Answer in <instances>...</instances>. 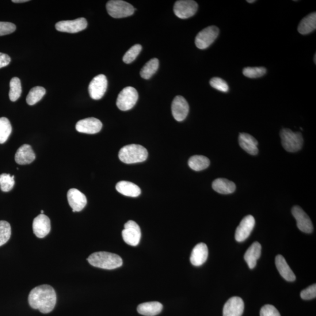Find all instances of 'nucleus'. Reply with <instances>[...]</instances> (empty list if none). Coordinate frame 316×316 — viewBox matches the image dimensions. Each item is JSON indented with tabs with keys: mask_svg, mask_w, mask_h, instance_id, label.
Wrapping results in <instances>:
<instances>
[{
	"mask_svg": "<svg viewBox=\"0 0 316 316\" xmlns=\"http://www.w3.org/2000/svg\"><path fill=\"white\" fill-rule=\"evenodd\" d=\"M56 292L50 285H43L33 288L28 296L29 306L41 313L47 314L54 309L56 303Z\"/></svg>",
	"mask_w": 316,
	"mask_h": 316,
	"instance_id": "nucleus-1",
	"label": "nucleus"
},
{
	"mask_svg": "<svg viewBox=\"0 0 316 316\" xmlns=\"http://www.w3.org/2000/svg\"><path fill=\"white\" fill-rule=\"evenodd\" d=\"M87 261L94 267L104 269H114L123 265V260L119 256L109 252L94 253L90 255Z\"/></svg>",
	"mask_w": 316,
	"mask_h": 316,
	"instance_id": "nucleus-2",
	"label": "nucleus"
},
{
	"mask_svg": "<svg viewBox=\"0 0 316 316\" xmlns=\"http://www.w3.org/2000/svg\"><path fill=\"white\" fill-rule=\"evenodd\" d=\"M148 156L146 148L136 144L128 145L122 148L119 154L120 161L127 164L143 162L146 161Z\"/></svg>",
	"mask_w": 316,
	"mask_h": 316,
	"instance_id": "nucleus-3",
	"label": "nucleus"
},
{
	"mask_svg": "<svg viewBox=\"0 0 316 316\" xmlns=\"http://www.w3.org/2000/svg\"><path fill=\"white\" fill-rule=\"evenodd\" d=\"M282 145L285 150L296 152L302 149L303 138L301 133L293 132L291 129L285 128L280 131Z\"/></svg>",
	"mask_w": 316,
	"mask_h": 316,
	"instance_id": "nucleus-4",
	"label": "nucleus"
},
{
	"mask_svg": "<svg viewBox=\"0 0 316 316\" xmlns=\"http://www.w3.org/2000/svg\"><path fill=\"white\" fill-rule=\"evenodd\" d=\"M106 9L110 16L122 18L131 16L135 9L130 4L122 0H111L107 3Z\"/></svg>",
	"mask_w": 316,
	"mask_h": 316,
	"instance_id": "nucleus-5",
	"label": "nucleus"
},
{
	"mask_svg": "<svg viewBox=\"0 0 316 316\" xmlns=\"http://www.w3.org/2000/svg\"><path fill=\"white\" fill-rule=\"evenodd\" d=\"M138 93L134 87H125L117 97V106L121 111H128L134 108L138 101Z\"/></svg>",
	"mask_w": 316,
	"mask_h": 316,
	"instance_id": "nucleus-6",
	"label": "nucleus"
},
{
	"mask_svg": "<svg viewBox=\"0 0 316 316\" xmlns=\"http://www.w3.org/2000/svg\"><path fill=\"white\" fill-rule=\"evenodd\" d=\"M219 34V29L216 26H209L197 34L195 39L196 47L205 49L214 43Z\"/></svg>",
	"mask_w": 316,
	"mask_h": 316,
	"instance_id": "nucleus-7",
	"label": "nucleus"
},
{
	"mask_svg": "<svg viewBox=\"0 0 316 316\" xmlns=\"http://www.w3.org/2000/svg\"><path fill=\"white\" fill-rule=\"evenodd\" d=\"M122 236L127 244L132 247L138 245L142 237V232L138 224L134 221H128L125 224L124 229L122 231Z\"/></svg>",
	"mask_w": 316,
	"mask_h": 316,
	"instance_id": "nucleus-8",
	"label": "nucleus"
},
{
	"mask_svg": "<svg viewBox=\"0 0 316 316\" xmlns=\"http://www.w3.org/2000/svg\"><path fill=\"white\" fill-rule=\"evenodd\" d=\"M198 9L196 2L192 0H180L175 3L173 11L178 18L187 19L195 15Z\"/></svg>",
	"mask_w": 316,
	"mask_h": 316,
	"instance_id": "nucleus-9",
	"label": "nucleus"
},
{
	"mask_svg": "<svg viewBox=\"0 0 316 316\" xmlns=\"http://www.w3.org/2000/svg\"><path fill=\"white\" fill-rule=\"evenodd\" d=\"M108 79L104 75H99L94 78L89 86V92L91 98L100 100L103 97L108 89Z\"/></svg>",
	"mask_w": 316,
	"mask_h": 316,
	"instance_id": "nucleus-10",
	"label": "nucleus"
},
{
	"mask_svg": "<svg viewBox=\"0 0 316 316\" xmlns=\"http://www.w3.org/2000/svg\"><path fill=\"white\" fill-rule=\"evenodd\" d=\"M87 26V22L85 18L59 21L55 25V28L58 31L72 33L81 32L85 29Z\"/></svg>",
	"mask_w": 316,
	"mask_h": 316,
	"instance_id": "nucleus-11",
	"label": "nucleus"
},
{
	"mask_svg": "<svg viewBox=\"0 0 316 316\" xmlns=\"http://www.w3.org/2000/svg\"><path fill=\"white\" fill-rule=\"evenodd\" d=\"M292 213L296 220L297 226L300 231L308 234L313 232V224L309 217L301 207L298 205H295L292 209Z\"/></svg>",
	"mask_w": 316,
	"mask_h": 316,
	"instance_id": "nucleus-12",
	"label": "nucleus"
},
{
	"mask_svg": "<svg viewBox=\"0 0 316 316\" xmlns=\"http://www.w3.org/2000/svg\"><path fill=\"white\" fill-rule=\"evenodd\" d=\"M256 221L253 216L243 218L235 231V238L238 242H243L249 237L254 229Z\"/></svg>",
	"mask_w": 316,
	"mask_h": 316,
	"instance_id": "nucleus-13",
	"label": "nucleus"
},
{
	"mask_svg": "<svg viewBox=\"0 0 316 316\" xmlns=\"http://www.w3.org/2000/svg\"><path fill=\"white\" fill-rule=\"evenodd\" d=\"M102 127L101 122L93 117L80 120L76 125V130L88 134H97L101 131Z\"/></svg>",
	"mask_w": 316,
	"mask_h": 316,
	"instance_id": "nucleus-14",
	"label": "nucleus"
},
{
	"mask_svg": "<svg viewBox=\"0 0 316 316\" xmlns=\"http://www.w3.org/2000/svg\"><path fill=\"white\" fill-rule=\"evenodd\" d=\"M189 106L186 99L181 96L175 97L172 104V113L178 121H184L188 115Z\"/></svg>",
	"mask_w": 316,
	"mask_h": 316,
	"instance_id": "nucleus-15",
	"label": "nucleus"
},
{
	"mask_svg": "<svg viewBox=\"0 0 316 316\" xmlns=\"http://www.w3.org/2000/svg\"><path fill=\"white\" fill-rule=\"evenodd\" d=\"M32 228L33 233L38 238H44L51 231L50 219L47 216L41 214L34 219Z\"/></svg>",
	"mask_w": 316,
	"mask_h": 316,
	"instance_id": "nucleus-16",
	"label": "nucleus"
},
{
	"mask_svg": "<svg viewBox=\"0 0 316 316\" xmlns=\"http://www.w3.org/2000/svg\"><path fill=\"white\" fill-rule=\"evenodd\" d=\"M68 204L73 212H79L83 210L87 204V198L83 193L76 189H71L67 192Z\"/></svg>",
	"mask_w": 316,
	"mask_h": 316,
	"instance_id": "nucleus-17",
	"label": "nucleus"
},
{
	"mask_svg": "<svg viewBox=\"0 0 316 316\" xmlns=\"http://www.w3.org/2000/svg\"><path fill=\"white\" fill-rule=\"evenodd\" d=\"M244 303L241 298L233 297L228 300L223 308V316H242Z\"/></svg>",
	"mask_w": 316,
	"mask_h": 316,
	"instance_id": "nucleus-18",
	"label": "nucleus"
},
{
	"mask_svg": "<svg viewBox=\"0 0 316 316\" xmlns=\"http://www.w3.org/2000/svg\"><path fill=\"white\" fill-rule=\"evenodd\" d=\"M208 255L207 246L204 243H198L192 250L190 262L193 265L200 266L207 261Z\"/></svg>",
	"mask_w": 316,
	"mask_h": 316,
	"instance_id": "nucleus-19",
	"label": "nucleus"
},
{
	"mask_svg": "<svg viewBox=\"0 0 316 316\" xmlns=\"http://www.w3.org/2000/svg\"><path fill=\"white\" fill-rule=\"evenodd\" d=\"M36 159V154L32 147L28 144L23 145L16 152L15 160L18 164L21 165H28Z\"/></svg>",
	"mask_w": 316,
	"mask_h": 316,
	"instance_id": "nucleus-20",
	"label": "nucleus"
},
{
	"mask_svg": "<svg viewBox=\"0 0 316 316\" xmlns=\"http://www.w3.org/2000/svg\"><path fill=\"white\" fill-rule=\"evenodd\" d=\"M238 142L242 149L251 155L258 153V142L254 136L247 133H241L239 135Z\"/></svg>",
	"mask_w": 316,
	"mask_h": 316,
	"instance_id": "nucleus-21",
	"label": "nucleus"
},
{
	"mask_svg": "<svg viewBox=\"0 0 316 316\" xmlns=\"http://www.w3.org/2000/svg\"><path fill=\"white\" fill-rule=\"evenodd\" d=\"M261 245L258 242H255L250 247L244 255V260L250 269L256 267L257 262L261 255Z\"/></svg>",
	"mask_w": 316,
	"mask_h": 316,
	"instance_id": "nucleus-22",
	"label": "nucleus"
},
{
	"mask_svg": "<svg viewBox=\"0 0 316 316\" xmlns=\"http://www.w3.org/2000/svg\"><path fill=\"white\" fill-rule=\"evenodd\" d=\"M276 268L278 270L280 275L288 282H294L296 280V276L283 256L278 255L275 258Z\"/></svg>",
	"mask_w": 316,
	"mask_h": 316,
	"instance_id": "nucleus-23",
	"label": "nucleus"
},
{
	"mask_svg": "<svg viewBox=\"0 0 316 316\" xmlns=\"http://www.w3.org/2000/svg\"><path fill=\"white\" fill-rule=\"evenodd\" d=\"M116 190L124 196L136 197L141 195V189L136 185L127 181H120L117 183Z\"/></svg>",
	"mask_w": 316,
	"mask_h": 316,
	"instance_id": "nucleus-24",
	"label": "nucleus"
},
{
	"mask_svg": "<svg viewBox=\"0 0 316 316\" xmlns=\"http://www.w3.org/2000/svg\"><path fill=\"white\" fill-rule=\"evenodd\" d=\"M212 188L216 192L223 194V195H228V194L233 193L235 191L236 186L234 182L226 179L219 178L213 181Z\"/></svg>",
	"mask_w": 316,
	"mask_h": 316,
	"instance_id": "nucleus-25",
	"label": "nucleus"
},
{
	"mask_svg": "<svg viewBox=\"0 0 316 316\" xmlns=\"http://www.w3.org/2000/svg\"><path fill=\"white\" fill-rule=\"evenodd\" d=\"M163 306L158 302H151L140 304L137 311L140 314L146 316H155L162 311Z\"/></svg>",
	"mask_w": 316,
	"mask_h": 316,
	"instance_id": "nucleus-26",
	"label": "nucleus"
},
{
	"mask_svg": "<svg viewBox=\"0 0 316 316\" xmlns=\"http://www.w3.org/2000/svg\"><path fill=\"white\" fill-rule=\"evenodd\" d=\"M316 28V13H312L304 17L298 26V32L302 35H307Z\"/></svg>",
	"mask_w": 316,
	"mask_h": 316,
	"instance_id": "nucleus-27",
	"label": "nucleus"
},
{
	"mask_svg": "<svg viewBox=\"0 0 316 316\" xmlns=\"http://www.w3.org/2000/svg\"><path fill=\"white\" fill-rule=\"evenodd\" d=\"M210 163V160L202 155L193 156L188 161L190 168L195 171H201L207 168Z\"/></svg>",
	"mask_w": 316,
	"mask_h": 316,
	"instance_id": "nucleus-28",
	"label": "nucleus"
},
{
	"mask_svg": "<svg viewBox=\"0 0 316 316\" xmlns=\"http://www.w3.org/2000/svg\"><path fill=\"white\" fill-rule=\"evenodd\" d=\"M159 60L157 58H153L145 64L141 70L140 75L144 79H149L158 69Z\"/></svg>",
	"mask_w": 316,
	"mask_h": 316,
	"instance_id": "nucleus-29",
	"label": "nucleus"
},
{
	"mask_svg": "<svg viewBox=\"0 0 316 316\" xmlns=\"http://www.w3.org/2000/svg\"><path fill=\"white\" fill-rule=\"evenodd\" d=\"M46 94V90L43 87H34L29 91L27 97H26V102L30 106H33L40 101Z\"/></svg>",
	"mask_w": 316,
	"mask_h": 316,
	"instance_id": "nucleus-30",
	"label": "nucleus"
},
{
	"mask_svg": "<svg viewBox=\"0 0 316 316\" xmlns=\"http://www.w3.org/2000/svg\"><path fill=\"white\" fill-rule=\"evenodd\" d=\"M12 132V127L9 119L0 118V144L5 143Z\"/></svg>",
	"mask_w": 316,
	"mask_h": 316,
	"instance_id": "nucleus-31",
	"label": "nucleus"
},
{
	"mask_svg": "<svg viewBox=\"0 0 316 316\" xmlns=\"http://www.w3.org/2000/svg\"><path fill=\"white\" fill-rule=\"evenodd\" d=\"M9 97L11 101H16L20 97L22 93V87L20 79L15 77L11 80Z\"/></svg>",
	"mask_w": 316,
	"mask_h": 316,
	"instance_id": "nucleus-32",
	"label": "nucleus"
},
{
	"mask_svg": "<svg viewBox=\"0 0 316 316\" xmlns=\"http://www.w3.org/2000/svg\"><path fill=\"white\" fill-rule=\"evenodd\" d=\"M11 235V228L9 223L0 221V247L9 240Z\"/></svg>",
	"mask_w": 316,
	"mask_h": 316,
	"instance_id": "nucleus-33",
	"label": "nucleus"
},
{
	"mask_svg": "<svg viewBox=\"0 0 316 316\" xmlns=\"http://www.w3.org/2000/svg\"><path fill=\"white\" fill-rule=\"evenodd\" d=\"M15 185L14 176L10 174L3 173L0 174V188L4 192H10Z\"/></svg>",
	"mask_w": 316,
	"mask_h": 316,
	"instance_id": "nucleus-34",
	"label": "nucleus"
},
{
	"mask_svg": "<svg viewBox=\"0 0 316 316\" xmlns=\"http://www.w3.org/2000/svg\"><path fill=\"white\" fill-rule=\"evenodd\" d=\"M243 75L247 78L255 79L261 78L266 73V69L264 67H247L243 69Z\"/></svg>",
	"mask_w": 316,
	"mask_h": 316,
	"instance_id": "nucleus-35",
	"label": "nucleus"
},
{
	"mask_svg": "<svg viewBox=\"0 0 316 316\" xmlns=\"http://www.w3.org/2000/svg\"><path fill=\"white\" fill-rule=\"evenodd\" d=\"M142 50V46L139 44H136L129 49V50L125 53L123 57L124 62L127 64L131 63L133 61L135 60L136 57L138 56L139 53Z\"/></svg>",
	"mask_w": 316,
	"mask_h": 316,
	"instance_id": "nucleus-36",
	"label": "nucleus"
},
{
	"mask_svg": "<svg viewBox=\"0 0 316 316\" xmlns=\"http://www.w3.org/2000/svg\"><path fill=\"white\" fill-rule=\"evenodd\" d=\"M210 85L213 88L222 92L226 93L229 90V86L227 83L220 78H213L210 81Z\"/></svg>",
	"mask_w": 316,
	"mask_h": 316,
	"instance_id": "nucleus-37",
	"label": "nucleus"
},
{
	"mask_svg": "<svg viewBox=\"0 0 316 316\" xmlns=\"http://www.w3.org/2000/svg\"><path fill=\"white\" fill-rule=\"evenodd\" d=\"M16 29V26L13 23L0 22V36L9 35Z\"/></svg>",
	"mask_w": 316,
	"mask_h": 316,
	"instance_id": "nucleus-38",
	"label": "nucleus"
},
{
	"mask_svg": "<svg viewBox=\"0 0 316 316\" xmlns=\"http://www.w3.org/2000/svg\"><path fill=\"white\" fill-rule=\"evenodd\" d=\"M300 296L303 300H311L315 298L316 297V285L313 284L310 287L304 289L300 293Z\"/></svg>",
	"mask_w": 316,
	"mask_h": 316,
	"instance_id": "nucleus-39",
	"label": "nucleus"
},
{
	"mask_svg": "<svg viewBox=\"0 0 316 316\" xmlns=\"http://www.w3.org/2000/svg\"><path fill=\"white\" fill-rule=\"evenodd\" d=\"M260 316H280V314L275 306L271 304H266L262 307Z\"/></svg>",
	"mask_w": 316,
	"mask_h": 316,
	"instance_id": "nucleus-40",
	"label": "nucleus"
},
{
	"mask_svg": "<svg viewBox=\"0 0 316 316\" xmlns=\"http://www.w3.org/2000/svg\"><path fill=\"white\" fill-rule=\"evenodd\" d=\"M11 62V58L5 53H0V68L9 65Z\"/></svg>",
	"mask_w": 316,
	"mask_h": 316,
	"instance_id": "nucleus-41",
	"label": "nucleus"
},
{
	"mask_svg": "<svg viewBox=\"0 0 316 316\" xmlns=\"http://www.w3.org/2000/svg\"><path fill=\"white\" fill-rule=\"evenodd\" d=\"M12 2L15 3H26L29 1L28 0H13Z\"/></svg>",
	"mask_w": 316,
	"mask_h": 316,
	"instance_id": "nucleus-42",
	"label": "nucleus"
},
{
	"mask_svg": "<svg viewBox=\"0 0 316 316\" xmlns=\"http://www.w3.org/2000/svg\"><path fill=\"white\" fill-rule=\"evenodd\" d=\"M247 2H248L249 3H253L254 2H256V1H255V0H251V1H250V0H248V1H247Z\"/></svg>",
	"mask_w": 316,
	"mask_h": 316,
	"instance_id": "nucleus-43",
	"label": "nucleus"
},
{
	"mask_svg": "<svg viewBox=\"0 0 316 316\" xmlns=\"http://www.w3.org/2000/svg\"><path fill=\"white\" fill-rule=\"evenodd\" d=\"M315 56H316V55H314V63H316V62H315Z\"/></svg>",
	"mask_w": 316,
	"mask_h": 316,
	"instance_id": "nucleus-44",
	"label": "nucleus"
},
{
	"mask_svg": "<svg viewBox=\"0 0 316 316\" xmlns=\"http://www.w3.org/2000/svg\"><path fill=\"white\" fill-rule=\"evenodd\" d=\"M41 214H44V211L43 210H41Z\"/></svg>",
	"mask_w": 316,
	"mask_h": 316,
	"instance_id": "nucleus-45",
	"label": "nucleus"
}]
</instances>
